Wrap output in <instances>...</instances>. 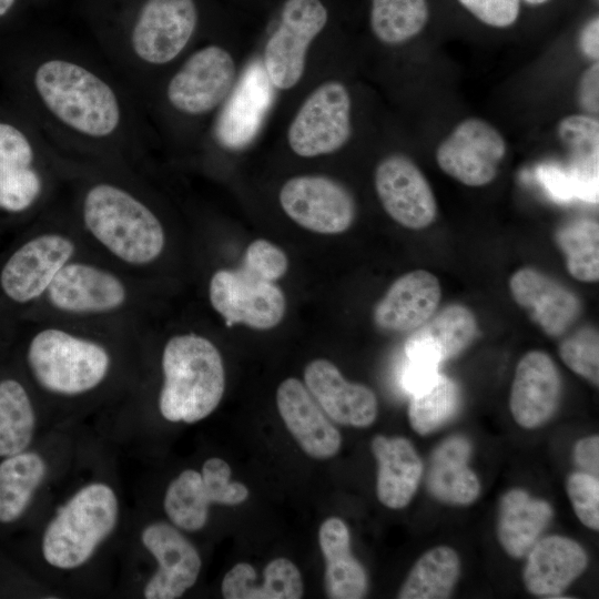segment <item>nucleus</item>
I'll return each instance as SVG.
<instances>
[{
    "instance_id": "39448f33",
    "label": "nucleus",
    "mask_w": 599,
    "mask_h": 599,
    "mask_svg": "<svg viewBox=\"0 0 599 599\" xmlns=\"http://www.w3.org/2000/svg\"><path fill=\"white\" fill-rule=\"evenodd\" d=\"M44 108L60 123L90 138L112 135L121 123L120 101L108 82L67 59H48L33 74Z\"/></svg>"
},
{
    "instance_id": "5701e85b",
    "label": "nucleus",
    "mask_w": 599,
    "mask_h": 599,
    "mask_svg": "<svg viewBox=\"0 0 599 599\" xmlns=\"http://www.w3.org/2000/svg\"><path fill=\"white\" fill-rule=\"evenodd\" d=\"M477 334L478 322L473 311L449 304L413 331L405 343V354L407 361L439 367L465 351Z\"/></svg>"
},
{
    "instance_id": "a211bd4d",
    "label": "nucleus",
    "mask_w": 599,
    "mask_h": 599,
    "mask_svg": "<svg viewBox=\"0 0 599 599\" xmlns=\"http://www.w3.org/2000/svg\"><path fill=\"white\" fill-rule=\"evenodd\" d=\"M44 190L32 143L17 126L0 122V211H30L41 201Z\"/></svg>"
},
{
    "instance_id": "dca6fc26",
    "label": "nucleus",
    "mask_w": 599,
    "mask_h": 599,
    "mask_svg": "<svg viewBox=\"0 0 599 599\" xmlns=\"http://www.w3.org/2000/svg\"><path fill=\"white\" fill-rule=\"evenodd\" d=\"M141 541L158 564V569L144 586V598H180L196 582L201 557L173 524L155 521L148 525L142 530Z\"/></svg>"
},
{
    "instance_id": "a18cd8bd",
    "label": "nucleus",
    "mask_w": 599,
    "mask_h": 599,
    "mask_svg": "<svg viewBox=\"0 0 599 599\" xmlns=\"http://www.w3.org/2000/svg\"><path fill=\"white\" fill-rule=\"evenodd\" d=\"M573 457L576 464L586 473L598 477L599 473V437L591 435L576 443Z\"/></svg>"
},
{
    "instance_id": "79ce46f5",
    "label": "nucleus",
    "mask_w": 599,
    "mask_h": 599,
    "mask_svg": "<svg viewBox=\"0 0 599 599\" xmlns=\"http://www.w3.org/2000/svg\"><path fill=\"white\" fill-rule=\"evenodd\" d=\"M241 266L265 281L275 282L285 275L288 260L278 246L257 238L247 246Z\"/></svg>"
},
{
    "instance_id": "9b49d317",
    "label": "nucleus",
    "mask_w": 599,
    "mask_h": 599,
    "mask_svg": "<svg viewBox=\"0 0 599 599\" xmlns=\"http://www.w3.org/2000/svg\"><path fill=\"white\" fill-rule=\"evenodd\" d=\"M236 63L221 45L210 44L193 52L172 75L165 95L180 113L199 116L215 110L231 94Z\"/></svg>"
},
{
    "instance_id": "423d86ee",
    "label": "nucleus",
    "mask_w": 599,
    "mask_h": 599,
    "mask_svg": "<svg viewBox=\"0 0 599 599\" xmlns=\"http://www.w3.org/2000/svg\"><path fill=\"white\" fill-rule=\"evenodd\" d=\"M119 512L118 496L108 484L80 488L44 529L41 551L47 564L62 570L84 565L114 530Z\"/></svg>"
},
{
    "instance_id": "c756f323",
    "label": "nucleus",
    "mask_w": 599,
    "mask_h": 599,
    "mask_svg": "<svg viewBox=\"0 0 599 599\" xmlns=\"http://www.w3.org/2000/svg\"><path fill=\"white\" fill-rule=\"evenodd\" d=\"M47 464L35 451H21L0 463V522L19 519L44 480Z\"/></svg>"
},
{
    "instance_id": "ddd939ff",
    "label": "nucleus",
    "mask_w": 599,
    "mask_h": 599,
    "mask_svg": "<svg viewBox=\"0 0 599 599\" xmlns=\"http://www.w3.org/2000/svg\"><path fill=\"white\" fill-rule=\"evenodd\" d=\"M278 200L292 221L319 234L343 233L356 216V203L349 190L325 175L288 179L280 190Z\"/></svg>"
},
{
    "instance_id": "2eb2a0df",
    "label": "nucleus",
    "mask_w": 599,
    "mask_h": 599,
    "mask_svg": "<svg viewBox=\"0 0 599 599\" xmlns=\"http://www.w3.org/2000/svg\"><path fill=\"white\" fill-rule=\"evenodd\" d=\"M374 184L385 212L402 226L422 230L435 221L434 191L408 156L400 153L385 156L375 169Z\"/></svg>"
},
{
    "instance_id": "2f4dec72",
    "label": "nucleus",
    "mask_w": 599,
    "mask_h": 599,
    "mask_svg": "<svg viewBox=\"0 0 599 599\" xmlns=\"http://www.w3.org/2000/svg\"><path fill=\"white\" fill-rule=\"evenodd\" d=\"M32 399L16 378L0 380V457L27 450L35 430Z\"/></svg>"
},
{
    "instance_id": "20e7f679",
    "label": "nucleus",
    "mask_w": 599,
    "mask_h": 599,
    "mask_svg": "<svg viewBox=\"0 0 599 599\" xmlns=\"http://www.w3.org/2000/svg\"><path fill=\"white\" fill-rule=\"evenodd\" d=\"M163 380L158 407L172 423L194 424L219 406L225 389V370L217 347L204 335H172L161 355Z\"/></svg>"
},
{
    "instance_id": "a19ab883",
    "label": "nucleus",
    "mask_w": 599,
    "mask_h": 599,
    "mask_svg": "<svg viewBox=\"0 0 599 599\" xmlns=\"http://www.w3.org/2000/svg\"><path fill=\"white\" fill-rule=\"evenodd\" d=\"M201 475L213 504L234 506L242 504L248 497L247 487L242 483L231 480V468L221 458L212 457L205 460Z\"/></svg>"
},
{
    "instance_id": "cd10ccee",
    "label": "nucleus",
    "mask_w": 599,
    "mask_h": 599,
    "mask_svg": "<svg viewBox=\"0 0 599 599\" xmlns=\"http://www.w3.org/2000/svg\"><path fill=\"white\" fill-rule=\"evenodd\" d=\"M318 542L325 558V591L332 599H361L367 592V577L352 555L351 536L338 517L327 518L319 527Z\"/></svg>"
},
{
    "instance_id": "e433bc0d",
    "label": "nucleus",
    "mask_w": 599,
    "mask_h": 599,
    "mask_svg": "<svg viewBox=\"0 0 599 599\" xmlns=\"http://www.w3.org/2000/svg\"><path fill=\"white\" fill-rule=\"evenodd\" d=\"M263 582L247 586L237 599H298L303 596V581L297 567L287 558L271 560L264 568Z\"/></svg>"
},
{
    "instance_id": "f704fd0d",
    "label": "nucleus",
    "mask_w": 599,
    "mask_h": 599,
    "mask_svg": "<svg viewBox=\"0 0 599 599\" xmlns=\"http://www.w3.org/2000/svg\"><path fill=\"white\" fill-rule=\"evenodd\" d=\"M555 241L565 255L568 273L580 282L599 280V225L579 219L560 226Z\"/></svg>"
},
{
    "instance_id": "1a4fd4ad",
    "label": "nucleus",
    "mask_w": 599,
    "mask_h": 599,
    "mask_svg": "<svg viewBox=\"0 0 599 599\" xmlns=\"http://www.w3.org/2000/svg\"><path fill=\"white\" fill-rule=\"evenodd\" d=\"M321 0H286L281 23L266 42L263 68L273 88L290 90L303 78L313 40L327 24Z\"/></svg>"
},
{
    "instance_id": "58836bf2",
    "label": "nucleus",
    "mask_w": 599,
    "mask_h": 599,
    "mask_svg": "<svg viewBox=\"0 0 599 599\" xmlns=\"http://www.w3.org/2000/svg\"><path fill=\"white\" fill-rule=\"evenodd\" d=\"M559 140L581 160H597L599 122L589 114H570L562 118L557 126Z\"/></svg>"
},
{
    "instance_id": "c03bdc74",
    "label": "nucleus",
    "mask_w": 599,
    "mask_h": 599,
    "mask_svg": "<svg viewBox=\"0 0 599 599\" xmlns=\"http://www.w3.org/2000/svg\"><path fill=\"white\" fill-rule=\"evenodd\" d=\"M577 101L585 114L595 116L599 112V63L587 68L578 82Z\"/></svg>"
},
{
    "instance_id": "f257e3e1",
    "label": "nucleus",
    "mask_w": 599,
    "mask_h": 599,
    "mask_svg": "<svg viewBox=\"0 0 599 599\" xmlns=\"http://www.w3.org/2000/svg\"><path fill=\"white\" fill-rule=\"evenodd\" d=\"M75 225L93 254L138 278L166 248L161 219L138 193L118 182L99 180L85 187Z\"/></svg>"
},
{
    "instance_id": "49530a36",
    "label": "nucleus",
    "mask_w": 599,
    "mask_h": 599,
    "mask_svg": "<svg viewBox=\"0 0 599 599\" xmlns=\"http://www.w3.org/2000/svg\"><path fill=\"white\" fill-rule=\"evenodd\" d=\"M578 45L585 57L595 61L599 59V17L589 18L580 29Z\"/></svg>"
},
{
    "instance_id": "6e6552de",
    "label": "nucleus",
    "mask_w": 599,
    "mask_h": 599,
    "mask_svg": "<svg viewBox=\"0 0 599 599\" xmlns=\"http://www.w3.org/2000/svg\"><path fill=\"white\" fill-rule=\"evenodd\" d=\"M351 135V93L343 82L328 80L303 101L288 125L286 140L296 155L309 159L341 150Z\"/></svg>"
},
{
    "instance_id": "f8f14e48",
    "label": "nucleus",
    "mask_w": 599,
    "mask_h": 599,
    "mask_svg": "<svg viewBox=\"0 0 599 599\" xmlns=\"http://www.w3.org/2000/svg\"><path fill=\"white\" fill-rule=\"evenodd\" d=\"M506 153V140L496 126L481 118H467L441 140L435 159L450 177L480 187L496 179Z\"/></svg>"
},
{
    "instance_id": "37998d69",
    "label": "nucleus",
    "mask_w": 599,
    "mask_h": 599,
    "mask_svg": "<svg viewBox=\"0 0 599 599\" xmlns=\"http://www.w3.org/2000/svg\"><path fill=\"white\" fill-rule=\"evenodd\" d=\"M457 2L476 20L496 29L514 26L524 6L522 0H457Z\"/></svg>"
},
{
    "instance_id": "ea45409f",
    "label": "nucleus",
    "mask_w": 599,
    "mask_h": 599,
    "mask_svg": "<svg viewBox=\"0 0 599 599\" xmlns=\"http://www.w3.org/2000/svg\"><path fill=\"white\" fill-rule=\"evenodd\" d=\"M566 489L575 514L592 530L599 529V480L586 471H576L567 478Z\"/></svg>"
},
{
    "instance_id": "09e8293b",
    "label": "nucleus",
    "mask_w": 599,
    "mask_h": 599,
    "mask_svg": "<svg viewBox=\"0 0 599 599\" xmlns=\"http://www.w3.org/2000/svg\"><path fill=\"white\" fill-rule=\"evenodd\" d=\"M551 0H522L524 4L532 8L542 7Z\"/></svg>"
},
{
    "instance_id": "b1692460",
    "label": "nucleus",
    "mask_w": 599,
    "mask_h": 599,
    "mask_svg": "<svg viewBox=\"0 0 599 599\" xmlns=\"http://www.w3.org/2000/svg\"><path fill=\"white\" fill-rule=\"evenodd\" d=\"M588 557L573 539L564 536L542 538L529 550L524 570L527 590L536 596L560 598V593L586 569Z\"/></svg>"
},
{
    "instance_id": "6ab92c4d",
    "label": "nucleus",
    "mask_w": 599,
    "mask_h": 599,
    "mask_svg": "<svg viewBox=\"0 0 599 599\" xmlns=\"http://www.w3.org/2000/svg\"><path fill=\"white\" fill-rule=\"evenodd\" d=\"M305 386L324 413L342 425L367 427L377 416L375 393L359 383L346 380L329 361L317 358L304 370Z\"/></svg>"
},
{
    "instance_id": "4c0bfd02",
    "label": "nucleus",
    "mask_w": 599,
    "mask_h": 599,
    "mask_svg": "<svg viewBox=\"0 0 599 599\" xmlns=\"http://www.w3.org/2000/svg\"><path fill=\"white\" fill-rule=\"evenodd\" d=\"M559 356L573 373L599 384V336L595 327L585 326L559 345Z\"/></svg>"
},
{
    "instance_id": "aec40b11",
    "label": "nucleus",
    "mask_w": 599,
    "mask_h": 599,
    "mask_svg": "<svg viewBox=\"0 0 599 599\" xmlns=\"http://www.w3.org/2000/svg\"><path fill=\"white\" fill-rule=\"evenodd\" d=\"M561 379L552 358L545 352L530 351L517 364L509 407L524 428L545 424L559 404Z\"/></svg>"
},
{
    "instance_id": "393cba45",
    "label": "nucleus",
    "mask_w": 599,
    "mask_h": 599,
    "mask_svg": "<svg viewBox=\"0 0 599 599\" xmlns=\"http://www.w3.org/2000/svg\"><path fill=\"white\" fill-rule=\"evenodd\" d=\"M272 84L260 62L252 63L233 88L219 121L217 134L229 148L247 144L271 104Z\"/></svg>"
},
{
    "instance_id": "de8ad7c7",
    "label": "nucleus",
    "mask_w": 599,
    "mask_h": 599,
    "mask_svg": "<svg viewBox=\"0 0 599 599\" xmlns=\"http://www.w3.org/2000/svg\"><path fill=\"white\" fill-rule=\"evenodd\" d=\"M14 3V0H0V16H3Z\"/></svg>"
},
{
    "instance_id": "0eeeda50",
    "label": "nucleus",
    "mask_w": 599,
    "mask_h": 599,
    "mask_svg": "<svg viewBox=\"0 0 599 599\" xmlns=\"http://www.w3.org/2000/svg\"><path fill=\"white\" fill-rule=\"evenodd\" d=\"M89 251L77 225L51 224L27 237L0 267V292L19 306L38 305L59 272Z\"/></svg>"
},
{
    "instance_id": "7c9ffc66",
    "label": "nucleus",
    "mask_w": 599,
    "mask_h": 599,
    "mask_svg": "<svg viewBox=\"0 0 599 599\" xmlns=\"http://www.w3.org/2000/svg\"><path fill=\"white\" fill-rule=\"evenodd\" d=\"M460 561L457 552L438 546L423 554L410 569L397 595L399 599L448 598L458 580Z\"/></svg>"
},
{
    "instance_id": "72a5a7b5",
    "label": "nucleus",
    "mask_w": 599,
    "mask_h": 599,
    "mask_svg": "<svg viewBox=\"0 0 599 599\" xmlns=\"http://www.w3.org/2000/svg\"><path fill=\"white\" fill-rule=\"evenodd\" d=\"M212 504L201 473L185 469L167 486L163 507L175 527L196 531L205 526Z\"/></svg>"
},
{
    "instance_id": "f3484780",
    "label": "nucleus",
    "mask_w": 599,
    "mask_h": 599,
    "mask_svg": "<svg viewBox=\"0 0 599 599\" xmlns=\"http://www.w3.org/2000/svg\"><path fill=\"white\" fill-rule=\"evenodd\" d=\"M509 290L514 301L551 337L564 335L581 313V302L571 290L535 267L512 273Z\"/></svg>"
},
{
    "instance_id": "9d476101",
    "label": "nucleus",
    "mask_w": 599,
    "mask_h": 599,
    "mask_svg": "<svg viewBox=\"0 0 599 599\" xmlns=\"http://www.w3.org/2000/svg\"><path fill=\"white\" fill-rule=\"evenodd\" d=\"M207 292L212 308L227 326L244 324L266 331L277 326L285 314L286 301L281 287L242 266L215 271Z\"/></svg>"
},
{
    "instance_id": "473e14b6",
    "label": "nucleus",
    "mask_w": 599,
    "mask_h": 599,
    "mask_svg": "<svg viewBox=\"0 0 599 599\" xmlns=\"http://www.w3.org/2000/svg\"><path fill=\"white\" fill-rule=\"evenodd\" d=\"M429 14L428 0H370L369 26L378 41L398 45L417 37Z\"/></svg>"
},
{
    "instance_id": "bb28decb",
    "label": "nucleus",
    "mask_w": 599,
    "mask_h": 599,
    "mask_svg": "<svg viewBox=\"0 0 599 599\" xmlns=\"http://www.w3.org/2000/svg\"><path fill=\"white\" fill-rule=\"evenodd\" d=\"M471 446L469 440L459 435L446 438L433 451L428 470L427 488L438 500L468 505L477 499L480 484L469 468Z\"/></svg>"
},
{
    "instance_id": "c9c22d12",
    "label": "nucleus",
    "mask_w": 599,
    "mask_h": 599,
    "mask_svg": "<svg viewBox=\"0 0 599 599\" xmlns=\"http://www.w3.org/2000/svg\"><path fill=\"white\" fill-rule=\"evenodd\" d=\"M410 395L408 419L419 435L438 429L453 417L459 405L456 383L440 373Z\"/></svg>"
},
{
    "instance_id": "4be33fe9",
    "label": "nucleus",
    "mask_w": 599,
    "mask_h": 599,
    "mask_svg": "<svg viewBox=\"0 0 599 599\" xmlns=\"http://www.w3.org/2000/svg\"><path fill=\"white\" fill-rule=\"evenodd\" d=\"M440 300L439 280L425 270L412 271L388 287L374 307L373 319L383 331H415L437 312Z\"/></svg>"
},
{
    "instance_id": "c85d7f7f",
    "label": "nucleus",
    "mask_w": 599,
    "mask_h": 599,
    "mask_svg": "<svg viewBox=\"0 0 599 599\" xmlns=\"http://www.w3.org/2000/svg\"><path fill=\"white\" fill-rule=\"evenodd\" d=\"M551 506L522 489L507 491L499 504L497 537L514 558L526 555L552 518Z\"/></svg>"
},
{
    "instance_id": "a878e982",
    "label": "nucleus",
    "mask_w": 599,
    "mask_h": 599,
    "mask_svg": "<svg viewBox=\"0 0 599 599\" xmlns=\"http://www.w3.org/2000/svg\"><path fill=\"white\" fill-rule=\"evenodd\" d=\"M372 451L377 460V497L392 509L407 506L423 475V463L412 443L404 437L375 436Z\"/></svg>"
},
{
    "instance_id": "412c9836",
    "label": "nucleus",
    "mask_w": 599,
    "mask_h": 599,
    "mask_svg": "<svg viewBox=\"0 0 599 599\" xmlns=\"http://www.w3.org/2000/svg\"><path fill=\"white\" fill-rule=\"evenodd\" d=\"M276 404L286 428L308 456L327 459L338 453L339 432L302 382L294 377L283 380L276 392Z\"/></svg>"
},
{
    "instance_id": "f03ea898",
    "label": "nucleus",
    "mask_w": 599,
    "mask_h": 599,
    "mask_svg": "<svg viewBox=\"0 0 599 599\" xmlns=\"http://www.w3.org/2000/svg\"><path fill=\"white\" fill-rule=\"evenodd\" d=\"M38 319L24 352L37 385L50 395L67 398L100 388L111 376L114 363L106 337L126 327Z\"/></svg>"
},
{
    "instance_id": "7ed1b4c3",
    "label": "nucleus",
    "mask_w": 599,
    "mask_h": 599,
    "mask_svg": "<svg viewBox=\"0 0 599 599\" xmlns=\"http://www.w3.org/2000/svg\"><path fill=\"white\" fill-rule=\"evenodd\" d=\"M141 278L90 250L70 261L41 302L38 317L140 328Z\"/></svg>"
},
{
    "instance_id": "4468645a",
    "label": "nucleus",
    "mask_w": 599,
    "mask_h": 599,
    "mask_svg": "<svg viewBox=\"0 0 599 599\" xmlns=\"http://www.w3.org/2000/svg\"><path fill=\"white\" fill-rule=\"evenodd\" d=\"M196 24L194 0H146L132 28V52L146 64H167L186 48Z\"/></svg>"
}]
</instances>
